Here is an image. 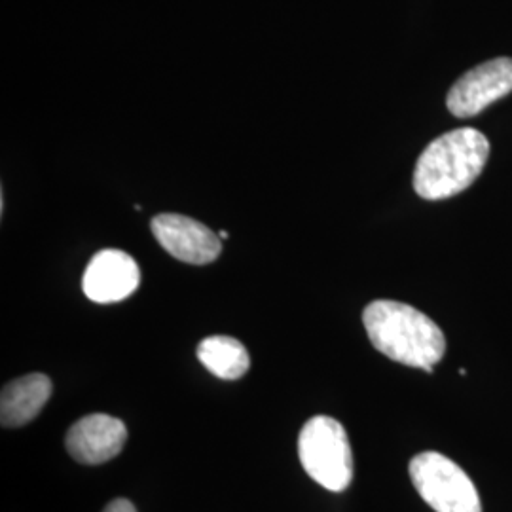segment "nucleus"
<instances>
[{"mask_svg":"<svg viewBox=\"0 0 512 512\" xmlns=\"http://www.w3.org/2000/svg\"><path fill=\"white\" fill-rule=\"evenodd\" d=\"M372 346L395 363L433 372L446 351L439 325L420 310L393 300H376L363 311Z\"/></svg>","mask_w":512,"mask_h":512,"instance_id":"1","label":"nucleus"},{"mask_svg":"<svg viewBox=\"0 0 512 512\" xmlns=\"http://www.w3.org/2000/svg\"><path fill=\"white\" fill-rule=\"evenodd\" d=\"M488 156L490 143L478 129L444 133L421 152L414 171V190L431 202L452 198L475 183Z\"/></svg>","mask_w":512,"mask_h":512,"instance_id":"2","label":"nucleus"},{"mask_svg":"<svg viewBox=\"0 0 512 512\" xmlns=\"http://www.w3.org/2000/svg\"><path fill=\"white\" fill-rule=\"evenodd\" d=\"M298 458L304 471L330 492H344L353 478V454L340 421L315 416L298 437Z\"/></svg>","mask_w":512,"mask_h":512,"instance_id":"3","label":"nucleus"},{"mask_svg":"<svg viewBox=\"0 0 512 512\" xmlns=\"http://www.w3.org/2000/svg\"><path fill=\"white\" fill-rule=\"evenodd\" d=\"M410 478L421 499L435 512H482L473 480L439 452H423L412 459Z\"/></svg>","mask_w":512,"mask_h":512,"instance_id":"4","label":"nucleus"},{"mask_svg":"<svg viewBox=\"0 0 512 512\" xmlns=\"http://www.w3.org/2000/svg\"><path fill=\"white\" fill-rule=\"evenodd\" d=\"M512 92V59L497 57L463 74L446 97L456 118H471Z\"/></svg>","mask_w":512,"mask_h":512,"instance_id":"5","label":"nucleus"},{"mask_svg":"<svg viewBox=\"0 0 512 512\" xmlns=\"http://www.w3.org/2000/svg\"><path fill=\"white\" fill-rule=\"evenodd\" d=\"M150 228L165 251L186 264H209L222 251L220 238L211 228L184 215H158L150 222Z\"/></svg>","mask_w":512,"mask_h":512,"instance_id":"6","label":"nucleus"},{"mask_svg":"<svg viewBox=\"0 0 512 512\" xmlns=\"http://www.w3.org/2000/svg\"><path fill=\"white\" fill-rule=\"evenodd\" d=\"M139 283L141 272L137 262L118 249L99 251L82 277L84 294L97 304L122 302L137 291Z\"/></svg>","mask_w":512,"mask_h":512,"instance_id":"7","label":"nucleus"},{"mask_svg":"<svg viewBox=\"0 0 512 512\" xmlns=\"http://www.w3.org/2000/svg\"><path fill=\"white\" fill-rule=\"evenodd\" d=\"M128 442L124 421L107 414H92L76 421L67 433L65 446L82 465H101L116 458Z\"/></svg>","mask_w":512,"mask_h":512,"instance_id":"8","label":"nucleus"},{"mask_svg":"<svg viewBox=\"0 0 512 512\" xmlns=\"http://www.w3.org/2000/svg\"><path fill=\"white\" fill-rule=\"evenodd\" d=\"M54 393L52 380L46 374H27L4 385L0 395V423L16 429L37 418Z\"/></svg>","mask_w":512,"mask_h":512,"instance_id":"9","label":"nucleus"},{"mask_svg":"<svg viewBox=\"0 0 512 512\" xmlns=\"http://www.w3.org/2000/svg\"><path fill=\"white\" fill-rule=\"evenodd\" d=\"M198 359L220 380H239L251 368V357L245 346L230 336H209L198 346Z\"/></svg>","mask_w":512,"mask_h":512,"instance_id":"10","label":"nucleus"},{"mask_svg":"<svg viewBox=\"0 0 512 512\" xmlns=\"http://www.w3.org/2000/svg\"><path fill=\"white\" fill-rule=\"evenodd\" d=\"M103 512H137V509H135V505L129 499H122L120 497V499L110 501Z\"/></svg>","mask_w":512,"mask_h":512,"instance_id":"11","label":"nucleus"},{"mask_svg":"<svg viewBox=\"0 0 512 512\" xmlns=\"http://www.w3.org/2000/svg\"><path fill=\"white\" fill-rule=\"evenodd\" d=\"M220 239H228V232H226V230L220 232Z\"/></svg>","mask_w":512,"mask_h":512,"instance_id":"12","label":"nucleus"}]
</instances>
